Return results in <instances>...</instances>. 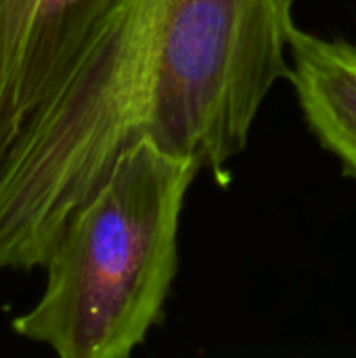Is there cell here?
<instances>
[{
  "mask_svg": "<svg viewBox=\"0 0 356 358\" xmlns=\"http://www.w3.org/2000/svg\"><path fill=\"white\" fill-rule=\"evenodd\" d=\"M294 0H113L0 164V271L44 266L141 143L222 170L287 78Z\"/></svg>",
  "mask_w": 356,
  "mask_h": 358,
  "instance_id": "1",
  "label": "cell"
},
{
  "mask_svg": "<svg viewBox=\"0 0 356 358\" xmlns=\"http://www.w3.org/2000/svg\"><path fill=\"white\" fill-rule=\"evenodd\" d=\"M199 166L151 143L126 151L67 218L19 338L61 358H128L159 321L178 271V227Z\"/></svg>",
  "mask_w": 356,
  "mask_h": 358,
  "instance_id": "2",
  "label": "cell"
},
{
  "mask_svg": "<svg viewBox=\"0 0 356 358\" xmlns=\"http://www.w3.org/2000/svg\"><path fill=\"white\" fill-rule=\"evenodd\" d=\"M113 0H0V164Z\"/></svg>",
  "mask_w": 356,
  "mask_h": 358,
  "instance_id": "3",
  "label": "cell"
},
{
  "mask_svg": "<svg viewBox=\"0 0 356 358\" xmlns=\"http://www.w3.org/2000/svg\"><path fill=\"white\" fill-rule=\"evenodd\" d=\"M290 82L308 128L356 178V44L294 25Z\"/></svg>",
  "mask_w": 356,
  "mask_h": 358,
  "instance_id": "4",
  "label": "cell"
}]
</instances>
